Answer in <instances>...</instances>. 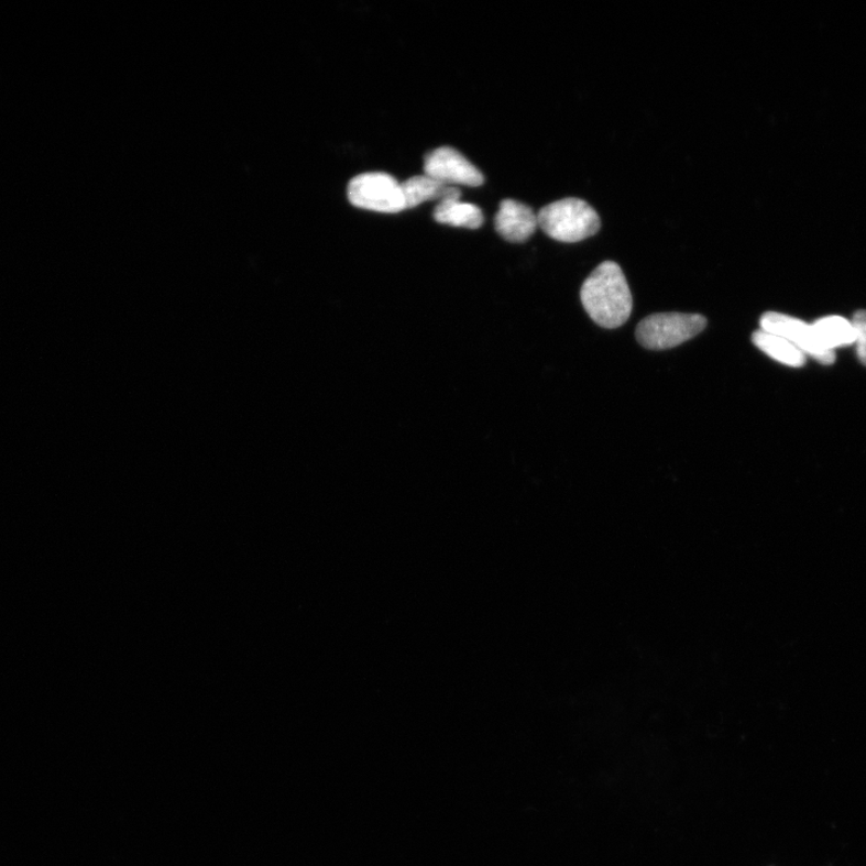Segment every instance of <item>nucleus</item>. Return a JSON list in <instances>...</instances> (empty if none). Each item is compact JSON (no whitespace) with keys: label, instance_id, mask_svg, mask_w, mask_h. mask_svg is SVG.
Segmentation results:
<instances>
[{"label":"nucleus","instance_id":"1","mask_svg":"<svg viewBox=\"0 0 866 866\" xmlns=\"http://www.w3.org/2000/svg\"><path fill=\"white\" fill-rule=\"evenodd\" d=\"M580 297L588 315L602 328H620L631 317L633 297L622 267L614 262H604L593 270Z\"/></svg>","mask_w":866,"mask_h":866},{"label":"nucleus","instance_id":"2","mask_svg":"<svg viewBox=\"0 0 866 866\" xmlns=\"http://www.w3.org/2000/svg\"><path fill=\"white\" fill-rule=\"evenodd\" d=\"M538 227L560 242L575 243L598 234L601 218L585 200L566 198L551 202L537 213Z\"/></svg>","mask_w":866,"mask_h":866},{"label":"nucleus","instance_id":"3","mask_svg":"<svg viewBox=\"0 0 866 866\" xmlns=\"http://www.w3.org/2000/svg\"><path fill=\"white\" fill-rule=\"evenodd\" d=\"M705 327L706 319L701 315L658 314L643 319L636 336L646 349L665 351L693 339Z\"/></svg>","mask_w":866,"mask_h":866},{"label":"nucleus","instance_id":"4","mask_svg":"<svg viewBox=\"0 0 866 866\" xmlns=\"http://www.w3.org/2000/svg\"><path fill=\"white\" fill-rule=\"evenodd\" d=\"M348 199L358 209L398 213L407 210L403 187L386 173H365L355 176L348 185Z\"/></svg>","mask_w":866,"mask_h":866},{"label":"nucleus","instance_id":"5","mask_svg":"<svg viewBox=\"0 0 866 866\" xmlns=\"http://www.w3.org/2000/svg\"><path fill=\"white\" fill-rule=\"evenodd\" d=\"M759 322L760 330L781 336L805 355L816 359L824 365L834 363V351L821 344L812 326L807 325L805 321L778 313H768L761 316Z\"/></svg>","mask_w":866,"mask_h":866},{"label":"nucleus","instance_id":"6","mask_svg":"<svg viewBox=\"0 0 866 866\" xmlns=\"http://www.w3.org/2000/svg\"><path fill=\"white\" fill-rule=\"evenodd\" d=\"M426 175L447 186L480 187L484 184V175L463 154L452 147H439L424 160Z\"/></svg>","mask_w":866,"mask_h":866},{"label":"nucleus","instance_id":"7","mask_svg":"<svg viewBox=\"0 0 866 866\" xmlns=\"http://www.w3.org/2000/svg\"><path fill=\"white\" fill-rule=\"evenodd\" d=\"M495 228L508 242H526L538 228L537 213L523 202L513 199L503 200L495 217Z\"/></svg>","mask_w":866,"mask_h":866},{"label":"nucleus","instance_id":"8","mask_svg":"<svg viewBox=\"0 0 866 866\" xmlns=\"http://www.w3.org/2000/svg\"><path fill=\"white\" fill-rule=\"evenodd\" d=\"M401 187H403L407 210L415 209L426 201L461 199V190L458 187L447 186L426 174L408 178L401 184Z\"/></svg>","mask_w":866,"mask_h":866},{"label":"nucleus","instance_id":"9","mask_svg":"<svg viewBox=\"0 0 866 866\" xmlns=\"http://www.w3.org/2000/svg\"><path fill=\"white\" fill-rule=\"evenodd\" d=\"M436 222L468 229H480L484 224L483 211L476 205L460 199L441 201L434 211Z\"/></svg>","mask_w":866,"mask_h":866},{"label":"nucleus","instance_id":"10","mask_svg":"<svg viewBox=\"0 0 866 866\" xmlns=\"http://www.w3.org/2000/svg\"><path fill=\"white\" fill-rule=\"evenodd\" d=\"M755 346L779 363L792 368H801L807 363V355L781 336L758 330L753 336Z\"/></svg>","mask_w":866,"mask_h":866},{"label":"nucleus","instance_id":"11","mask_svg":"<svg viewBox=\"0 0 866 866\" xmlns=\"http://www.w3.org/2000/svg\"><path fill=\"white\" fill-rule=\"evenodd\" d=\"M812 329L821 344L830 351L856 342V332L852 322L843 317L821 318L813 322Z\"/></svg>","mask_w":866,"mask_h":866},{"label":"nucleus","instance_id":"12","mask_svg":"<svg viewBox=\"0 0 866 866\" xmlns=\"http://www.w3.org/2000/svg\"><path fill=\"white\" fill-rule=\"evenodd\" d=\"M853 329L856 332L857 353L860 363L866 366V311L862 309L852 319Z\"/></svg>","mask_w":866,"mask_h":866}]
</instances>
